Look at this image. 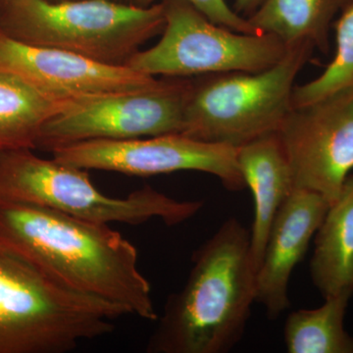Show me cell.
<instances>
[{
    "label": "cell",
    "instance_id": "obj_1",
    "mask_svg": "<svg viewBox=\"0 0 353 353\" xmlns=\"http://www.w3.org/2000/svg\"><path fill=\"white\" fill-rule=\"evenodd\" d=\"M0 243L70 289L157 321L152 285L136 246L108 224L25 202L0 199Z\"/></svg>",
    "mask_w": 353,
    "mask_h": 353
},
{
    "label": "cell",
    "instance_id": "obj_2",
    "mask_svg": "<svg viewBox=\"0 0 353 353\" xmlns=\"http://www.w3.org/2000/svg\"><path fill=\"white\" fill-rule=\"evenodd\" d=\"M255 299L250 232L230 218L194 253L187 282L167 299L146 352H229L245 334Z\"/></svg>",
    "mask_w": 353,
    "mask_h": 353
},
{
    "label": "cell",
    "instance_id": "obj_3",
    "mask_svg": "<svg viewBox=\"0 0 353 353\" xmlns=\"http://www.w3.org/2000/svg\"><path fill=\"white\" fill-rule=\"evenodd\" d=\"M126 309L70 289L0 243V353H66L108 336Z\"/></svg>",
    "mask_w": 353,
    "mask_h": 353
},
{
    "label": "cell",
    "instance_id": "obj_4",
    "mask_svg": "<svg viewBox=\"0 0 353 353\" xmlns=\"http://www.w3.org/2000/svg\"><path fill=\"white\" fill-rule=\"evenodd\" d=\"M165 26L164 4L115 0H14L0 16V32L19 43L76 53L126 66Z\"/></svg>",
    "mask_w": 353,
    "mask_h": 353
},
{
    "label": "cell",
    "instance_id": "obj_5",
    "mask_svg": "<svg viewBox=\"0 0 353 353\" xmlns=\"http://www.w3.org/2000/svg\"><path fill=\"white\" fill-rule=\"evenodd\" d=\"M314 50L301 41L263 71L222 72L192 80L181 134L234 148L275 134L292 108L294 81Z\"/></svg>",
    "mask_w": 353,
    "mask_h": 353
},
{
    "label": "cell",
    "instance_id": "obj_6",
    "mask_svg": "<svg viewBox=\"0 0 353 353\" xmlns=\"http://www.w3.org/2000/svg\"><path fill=\"white\" fill-rule=\"evenodd\" d=\"M0 199L36 204L90 222L141 225L160 219L176 226L196 216L201 201H179L150 185L126 197L104 194L87 170L37 157L32 150L0 152Z\"/></svg>",
    "mask_w": 353,
    "mask_h": 353
},
{
    "label": "cell",
    "instance_id": "obj_7",
    "mask_svg": "<svg viewBox=\"0 0 353 353\" xmlns=\"http://www.w3.org/2000/svg\"><path fill=\"white\" fill-rule=\"evenodd\" d=\"M165 26L152 48L132 55L126 66L167 78L222 72L263 71L277 64L289 46L269 34H241L211 22L185 0H163Z\"/></svg>",
    "mask_w": 353,
    "mask_h": 353
},
{
    "label": "cell",
    "instance_id": "obj_8",
    "mask_svg": "<svg viewBox=\"0 0 353 353\" xmlns=\"http://www.w3.org/2000/svg\"><path fill=\"white\" fill-rule=\"evenodd\" d=\"M190 85L192 80L165 79L148 90L77 103L44 125L37 148L181 134Z\"/></svg>",
    "mask_w": 353,
    "mask_h": 353
},
{
    "label": "cell",
    "instance_id": "obj_9",
    "mask_svg": "<svg viewBox=\"0 0 353 353\" xmlns=\"http://www.w3.org/2000/svg\"><path fill=\"white\" fill-rule=\"evenodd\" d=\"M276 134L294 189L317 192L331 205L353 171V87L292 108Z\"/></svg>",
    "mask_w": 353,
    "mask_h": 353
},
{
    "label": "cell",
    "instance_id": "obj_10",
    "mask_svg": "<svg viewBox=\"0 0 353 353\" xmlns=\"http://www.w3.org/2000/svg\"><path fill=\"white\" fill-rule=\"evenodd\" d=\"M53 159L83 170L148 176L199 171L217 176L227 190L246 188L239 167L238 148L208 143L183 134L126 141H82L51 150Z\"/></svg>",
    "mask_w": 353,
    "mask_h": 353
},
{
    "label": "cell",
    "instance_id": "obj_11",
    "mask_svg": "<svg viewBox=\"0 0 353 353\" xmlns=\"http://www.w3.org/2000/svg\"><path fill=\"white\" fill-rule=\"evenodd\" d=\"M0 69L12 72L44 94L72 102L157 87L162 80L90 58L14 41L0 32Z\"/></svg>",
    "mask_w": 353,
    "mask_h": 353
},
{
    "label": "cell",
    "instance_id": "obj_12",
    "mask_svg": "<svg viewBox=\"0 0 353 353\" xmlns=\"http://www.w3.org/2000/svg\"><path fill=\"white\" fill-rule=\"evenodd\" d=\"M330 203L317 192L294 190L272 223L261 264L256 272V299L269 319L290 307L289 284L294 268L307 252Z\"/></svg>",
    "mask_w": 353,
    "mask_h": 353
},
{
    "label": "cell",
    "instance_id": "obj_13",
    "mask_svg": "<svg viewBox=\"0 0 353 353\" xmlns=\"http://www.w3.org/2000/svg\"><path fill=\"white\" fill-rule=\"evenodd\" d=\"M238 162L254 201V219L250 232V252L257 272L272 223L279 209L296 189L289 161L276 132L238 148Z\"/></svg>",
    "mask_w": 353,
    "mask_h": 353
},
{
    "label": "cell",
    "instance_id": "obj_14",
    "mask_svg": "<svg viewBox=\"0 0 353 353\" xmlns=\"http://www.w3.org/2000/svg\"><path fill=\"white\" fill-rule=\"evenodd\" d=\"M310 274L324 299L353 296V173L316 232Z\"/></svg>",
    "mask_w": 353,
    "mask_h": 353
},
{
    "label": "cell",
    "instance_id": "obj_15",
    "mask_svg": "<svg viewBox=\"0 0 353 353\" xmlns=\"http://www.w3.org/2000/svg\"><path fill=\"white\" fill-rule=\"evenodd\" d=\"M77 103L54 99L0 69V152L36 150L44 125Z\"/></svg>",
    "mask_w": 353,
    "mask_h": 353
},
{
    "label": "cell",
    "instance_id": "obj_16",
    "mask_svg": "<svg viewBox=\"0 0 353 353\" xmlns=\"http://www.w3.org/2000/svg\"><path fill=\"white\" fill-rule=\"evenodd\" d=\"M352 4L353 0H264L246 19L288 46L307 41L327 54L334 19Z\"/></svg>",
    "mask_w": 353,
    "mask_h": 353
},
{
    "label": "cell",
    "instance_id": "obj_17",
    "mask_svg": "<svg viewBox=\"0 0 353 353\" xmlns=\"http://www.w3.org/2000/svg\"><path fill=\"white\" fill-rule=\"evenodd\" d=\"M350 294L325 297L315 309H299L288 316L284 339L289 353H353V336L345 331Z\"/></svg>",
    "mask_w": 353,
    "mask_h": 353
},
{
    "label": "cell",
    "instance_id": "obj_18",
    "mask_svg": "<svg viewBox=\"0 0 353 353\" xmlns=\"http://www.w3.org/2000/svg\"><path fill=\"white\" fill-rule=\"evenodd\" d=\"M334 28L336 50L333 60L314 80L294 87L292 108L318 101L343 88L353 87V4L340 14Z\"/></svg>",
    "mask_w": 353,
    "mask_h": 353
},
{
    "label": "cell",
    "instance_id": "obj_19",
    "mask_svg": "<svg viewBox=\"0 0 353 353\" xmlns=\"http://www.w3.org/2000/svg\"><path fill=\"white\" fill-rule=\"evenodd\" d=\"M163 0H131L134 6L148 7ZM206 16L211 22L241 34H261L246 18L229 7L225 0H185Z\"/></svg>",
    "mask_w": 353,
    "mask_h": 353
},
{
    "label": "cell",
    "instance_id": "obj_20",
    "mask_svg": "<svg viewBox=\"0 0 353 353\" xmlns=\"http://www.w3.org/2000/svg\"><path fill=\"white\" fill-rule=\"evenodd\" d=\"M263 1L264 0H234L233 9L243 17L248 18Z\"/></svg>",
    "mask_w": 353,
    "mask_h": 353
},
{
    "label": "cell",
    "instance_id": "obj_21",
    "mask_svg": "<svg viewBox=\"0 0 353 353\" xmlns=\"http://www.w3.org/2000/svg\"><path fill=\"white\" fill-rule=\"evenodd\" d=\"M14 0H0V16L6 10L7 7L10 6Z\"/></svg>",
    "mask_w": 353,
    "mask_h": 353
},
{
    "label": "cell",
    "instance_id": "obj_22",
    "mask_svg": "<svg viewBox=\"0 0 353 353\" xmlns=\"http://www.w3.org/2000/svg\"><path fill=\"white\" fill-rule=\"evenodd\" d=\"M115 1L126 2V3H131V0H115Z\"/></svg>",
    "mask_w": 353,
    "mask_h": 353
}]
</instances>
